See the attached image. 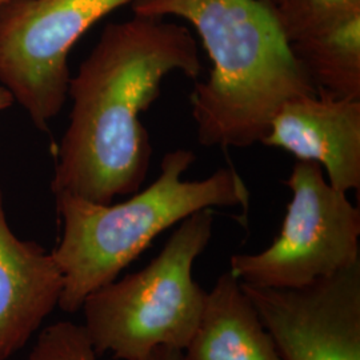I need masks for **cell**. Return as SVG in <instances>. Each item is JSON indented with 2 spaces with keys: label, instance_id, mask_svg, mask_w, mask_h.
<instances>
[{
  "label": "cell",
  "instance_id": "5bb4252c",
  "mask_svg": "<svg viewBox=\"0 0 360 360\" xmlns=\"http://www.w3.org/2000/svg\"><path fill=\"white\" fill-rule=\"evenodd\" d=\"M142 360H183V354L176 348L159 347Z\"/></svg>",
  "mask_w": 360,
  "mask_h": 360
},
{
  "label": "cell",
  "instance_id": "277c9868",
  "mask_svg": "<svg viewBox=\"0 0 360 360\" xmlns=\"http://www.w3.org/2000/svg\"><path fill=\"white\" fill-rule=\"evenodd\" d=\"M214 208L180 221L144 269L98 288L84 300V328L98 355L142 360L159 347L184 351L206 303L193 264L212 236Z\"/></svg>",
  "mask_w": 360,
  "mask_h": 360
},
{
  "label": "cell",
  "instance_id": "7a4b0ae2",
  "mask_svg": "<svg viewBox=\"0 0 360 360\" xmlns=\"http://www.w3.org/2000/svg\"><path fill=\"white\" fill-rule=\"evenodd\" d=\"M132 13L193 25L212 62L190 102L205 147L262 143L283 104L318 91L296 62L269 0H134Z\"/></svg>",
  "mask_w": 360,
  "mask_h": 360
},
{
  "label": "cell",
  "instance_id": "5b68a950",
  "mask_svg": "<svg viewBox=\"0 0 360 360\" xmlns=\"http://www.w3.org/2000/svg\"><path fill=\"white\" fill-rule=\"evenodd\" d=\"M279 235L257 254H235L230 271L245 284L299 288L360 262V211L315 162L296 163Z\"/></svg>",
  "mask_w": 360,
  "mask_h": 360
},
{
  "label": "cell",
  "instance_id": "2e32d148",
  "mask_svg": "<svg viewBox=\"0 0 360 360\" xmlns=\"http://www.w3.org/2000/svg\"><path fill=\"white\" fill-rule=\"evenodd\" d=\"M269 1H270L274 7H278V6H281L283 3V0H269Z\"/></svg>",
  "mask_w": 360,
  "mask_h": 360
},
{
  "label": "cell",
  "instance_id": "e0dca14e",
  "mask_svg": "<svg viewBox=\"0 0 360 360\" xmlns=\"http://www.w3.org/2000/svg\"><path fill=\"white\" fill-rule=\"evenodd\" d=\"M1 1H3V0H0V3H1Z\"/></svg>",
  "mask_w": 360,
  "mask_h": 360
},
{
  "label": "cell",
  "instance_id": "9a60e30c",
  "mask_svg": "<svg viewBox=\"0 0 360 360\" xmlns=\"http://www.w3.org/2000/svg\"><path fill=\"white\" fill-rule=\"evenodd\" d=\"M15 99L13 94L7 90L4 86H0V114L6 110H8L13 105Z\"/></svg>",
  "mask_w": 360,
  "mask_h": 360
},
{
  "label": "cell",
  "instance_id": "8992f818",
  "mask_svg": "<svg viewBox=\"0 0 360 360\" xmlns=\"http://www.w3.org/2000/svg\"><path fill=\"white\" fill-rule=\"evenodd\" d=\"M134 0H3L0 83L47 131L68 98V55L91 27Z\"/></svg>",
  "mask_w": 360,
  "mask_h": 360
},
{
  "label": "cell",
  "instance_id": "8fae6325",
  "mask_svg": "<svg viewBox=\"0 0 360 360\" xmlns=\"http://www.w3.org/2000/svg\"><path fill=\"white\" fill-rule=\"evenodd\" d=\"M290 47L318 92L360 101V10L311 30Z\"/></svg>",
  "mask_w": 360,
  "mask_h": 360
},
{
  "label": "cell",
  "instance_id": "6da1fadb",
  "mask_svg": "<svg viewBox=\"0 0 360 360\" xmlns=\"http://www.w3.org/2000/svg\"><path fill=\"white\" fill-rule=\"evenodd\" d=\"M198 43L187 27L136 15L107 25L71 77L70 123L58 150L51 191L99 205L138 193L153 146L142 115L168 74L198 79Z\"/></svg>",
  "mask_w": 360,
  "mask_h": 360
},
{
  "label": "cell",
  "instance_id": "ba28073f",
  "mask_svg": "<svg viewBox=\"0 0 360 360\" xmlns=\"http://www.w3.org/2000/svg\"><path fill=\"white\" fill-rule=\"evenodd\" d=\"M262 144L318 163L339 191L360 188V101L322 92L292 99L274 116Z\"/></svg>",
  "mask_w": 360,
  "mask_h": 360
},
{
  "label": "cell",
  "instance_id": "30bf717a",
  "mask_svg": "<svg viewBox=\"0 0 360 360\" xmlns=\"http://www.w3.org/2000/svg\"><path fill=\"white\" fill-rule=\"evenodd\" d=\"M183 360H283L240 281L223 272L207 292Z\"/></svg>",
  "mask_w": 360,
  "mask_h": 360
},
{
  "label": "cell",
  "instance_id": "52a82bcc",
  "mask_svg": "<svg viewBox=\"0 0 360 360\" xmlns=\"http://www.w3.org/2000/svg\"><path fill=\"white\" fill-rule=\"evenodd\" d=\"M283 360H360V262L299 288L242 283Z\"/></svg>",
  "mask_w": 360,
  "mask_h": 360
},
{
  "label": "cell",
  "instance_id": "9c48e42d",
  "mask_svg": "<svg viewBox=\"0 0 360 360\" xmlns=\"http://www.w3.org/2000/svg\"><path fill=\"white\" fill-rule=\"evenodd\" d=\"M63 275L51 252L20 239L8 224L0 190V360H8L59 307Z\"/></svg>",
  "mask_w": 360,
  "mask_h": 360
},
{
  "label": "cell",
  "instance_id": "3957f363",
  "mask_svg": "<svg viewBox=\"0 0 360 360\" xmlns=\"http://www.w3.org/2000/svg\"><path fill=\"white\" fill-rule=\"evenodd\" d=\"M195 159L184 148L167 153L154 183L117 205L55 196L62 238L51 254L63 275L60 309L80 311L87 296L117 279L158 235L195 212L240 207L247 214L250 191L235 168H219L206 179H181Z\"/></svg>",
  "mask_w": 360,
  "mask_h": 360
},
{
  "label": "cell",
  "instance_id": "7c38bea8",
  "mask_svg": "<svg viewBox=\"0 0 360 360\" xmlns=\"http://www.w3.org/2000/svg\"><path fill=\"white\" fill-rule=\"evenodd\" d=\"M360 10V0H283L275 7L279 23L291 43L316 27Z\"/></svg>",
  "mask_w": 360,
  "mask_h": 360
},
{
  "label": "cell",
  "instance_id": "4fadbf2b",
  "mask_svg": "<svg viewBox=\"0 0 360 360\" xmlns=\"http://www.w3.org/2000/svg\"><path fill=\"white\" fill-rule=\"evenodd\" d=\"M26 360H101L84 326L62 321L46 327Z\"/></svg>",
  "mask_w": 360,
  "mask_h": 360
}]
</instances>
